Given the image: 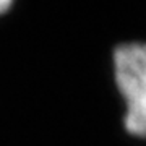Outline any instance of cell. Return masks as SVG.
<instances>
[{"label": "cell", "mask_w": 146, "mask_h": 146, "mask_svg": "<svg viewBox=\"0 0 146 146\" xmlns=\"http://www.w3.org/2000/svg\"><path fill=\"white\" fill-rule=\"evenodd\" d=\"M115 83L125 99L146 83V44L130 42L117 47L114 54Z\"/></svg>", "instance_id": "obj_1"}, {"label": "cell", "mask_w": 146, "mask_h": 146, "mask_svg": "<svg viewBox=\"0 0 146 146\" xmlns=\"http://www.w3.org/2000/svg\"><path fill=\"white\" fill-rule=\"evenodd\" d=\"M125 128L128 133L146 138V83L133 94L125 98Z\"/></svg>", "instance_id": "obj_2"}, {"label": "cell", "mask_w": 146, "mask_h": 146, "mask_svg": "<svg viewBox=\"0 0 146 146\" xmlns=\"http://www.w3.org/2000/svg\"><path fill=\"white\" fill-rule=\"evenodd\" d=\"M11 3H13V0H0V15L5 13V11L11 7Z\"/></svg>", "instance_id": "obj_3"}]
</instances>
